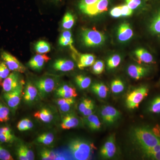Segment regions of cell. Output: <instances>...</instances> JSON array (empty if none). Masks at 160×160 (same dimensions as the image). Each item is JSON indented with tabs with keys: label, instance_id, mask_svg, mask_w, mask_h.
Here are the masks:
<instances>
[{
	"label": "cell",
	"instance_id": "obj_1",
	"mask_svg": "<svg viewBox=\"0 0 160 160\" xmlns=\"http://www.w3.org/2000/svg\"><path fill=\"white\" fill-rule=\"evenodd\" d=\"M132 136L141 150L150 149L160 142L159 138L156 136L153 132L145 128L135 129Z\"/></svg>",
	"mask_w": 160,
	"mask_h": 160
},
{
	"label": "cell",
	"instance_id": "obj_2",
	"mask_svg": "<svg viewBox=\"0 0 160 160\" xmlns=\"http://www.w3.org/2000/svg\"><path fill=\"white\" fill-rule=\"evenodd\" d=\"M94 147L86 141L75 139L69 143V149L72 157L75 160H86L91 158Z\"/></svg>",
	"mask_w": 160,
	"mask_h": 160
},
{
	"label": "cell",
	"instance_id": "obj_3",
	"mask_svg": "<svg viewBox=\"0 0 160 160\" xmlns=\"http://www.w3.org/2000/svg\"><path fill=\"white\" fill-rule=\"evenodd\" d=\"M149 89L146 86H142L135 89L127 95L126 106L129 109L138 108L140 103L147 97Z\"/></svg>",
	"mask_w": 160,
	"mask_h": 160
},
{
	"label": "cell",
	"instance_id": "obj_4",
	"mask_svg": "<svg viewBox=\"0 0 160 160\" xmlns=\"http://www.w3.org/2000/svg\"><path fill=\"white\" fill-rule=\"evenodd\" d=\"M82 41L87 47H95L102 45L105 37L102 32L96 29H83L82 33Z\"/></svg>",
	"mask_w": 160,
	"mask_h": 160
},
{
	"label": "cell",
	"instance_id": "obj_5",
	"mask_svg": "<svg viewBox=\"0 0 160 160\" xmlns=\"http://www.w3.org/2000/svg\"><path fill=\"white\" fill-rule=\"evenodd\" d=\"M24 84L25 82L22 80L17 88L12 91L5 92L3 95L4 99L12 111L16 110L19 105L23 94Z\"/></svg>",
	"mask_w": 160,
	"mask_h": 160
},
{
	"label": "cell",
	"instance_id": "obj_6",
	"mask_svg": "<svg viewBox=\"0 0 160 160\" xmlns=\"http://www.w3.org/2000/svg\"><path fill=\"white\" fill-rule=\"evenodd\" d=\"M2 61L6 64L10 71L24 73L26 68L16 58L8 52L2 50L1 52Z\"/></svg>",
	"mask_w": 160,
	"mask_h": 160
},
{
	"label": "cell",
	"instance_id": "obj_7",
	"mask_svg": "<svg viewBox=\"0 0 160 160\" xmlns=\"http://www.w3.org/2000/svg\"><path fill=\"white\" fill-rule=\"evenodd\" d=\"M55 81L52 78H42L35 82V86L40 95L43 97L52 92L55 88Z\"/></svg>",
	"mask_w": 160,
	"mask_h": 160
},
{
	"label": "cell",
	"instance_id": "obj_8",
	"mask_svg": "<svg viewBox=\"0 0 160 160\" xmlns=\"http://www.w3.org/2000/svg\"><path fill=\"white\" fill-rule=\"evenodd\" d=\"M101 116L105 124L112 125L120 118L121 113L112 106H104L101 109Z\"/></svg>",
	"mask_w": 160,
	"mask_h": 160
},
{
	"label": "cell",
	"instance_id": "obj_9",
	"mask_svg": "<svg viewBox=\"0 0 160 160\" xmlns=\"http://www.w3.org/2000/svg\"><path fill=\"white\" fill-rule=\"evenodd\" d=\"M116 152L115 137L111 135L100 149V155L103 158H110L114 156Z\"/></svg>",
	"mask_w": 160,
	"mask_h": 160
},
{
	"label": "cell",
	"instance_id": "obj_10",
	"mask_svg": "<svg viewBox=\"0 0 160 160\" xmlns=\"http://www.w3.org/2000/svg\"><path fill=\"white\" fill-rule=\"evenodd\" d=\"M23 80L20 79L19 74L18 72H13L3 81L2 85L4 92L12 91L17 88Z\"/></svg>",
	"mask_w": 160,
	"mask_h": 160
},
{
	"label": "cell",
	"instance_id": "obj_11",
	"mask_svg": "<svg viewBox=\"0 0 160 160\" xmlns=\"http://www.w3.org/2000/svg\"><path fill=\"white\" fill-rule=\"evenodd\" d=\"M109 0H99L92 6H88L81 10L83 13L88 15L94 16L107 11Z\"/></svg>",
	"mask_w": 160,
	"mask_h": 160
},
{
	"label": "cell",
	"instance_id": "obj_12",
	"mask_svg": "<svg viewBox=\"0 0 160 160\" xmlns=\"http://www.w3.org/2000/svg\"><path fill=\"white\" fill-rule=\"evenodd\" d=\"M51 59L46 54H38L32 58L28 62V66L32 69L39 70L42 68L45 63Z\"/></svg>",
	"mask_w": 160,
	"mask_h": 160
},
{
	"label": "cell",
	"instance_id": "obj_13",
	"mask_svg": "<svg viewBox=\"0 0 160 160\" xmlns=\"http://www.w3.org/2000/svg\"><path fill=\"white\" fill-rule=\"evenodd\" d=\"M129 76L136 80H139L148 74L149 69L139 65H132L128 68Z\"/></svg>",
	"mask_w": 160,
	"mask_h": 160
},
{
	"label": "cell",
	"instance_id": "obj_14",
	"mask_svg": "<svg viewBox=\"0 0 160 160\" xmlns=\"http://www.w3.org/2000/svg\"><path fill=\"white\" fill-rule=\"evenodd\" d=\"M148 29L152 35L160 38V9L149 21Z\"/></svg>",
	"mask_w": 160,
	"mask_h": 160
},
{
	"label": "cell",
	"instance_id": "obj_15",
	"mask_svg": "<svg viewBox=\"0 0 160 160\" xmlns=\"http://www.w3.org/2000/svg\"><path fill=\"white\" fill-rule=\"evenodd\" d=\"M133 32L129 23H123L118 29V36L119 40L122 42L128 41L132 38Z\"/></svg>",
	"mask_w": 160,
	"mask_h": 160
},
{
	"label": "cell",
	"instance_id": "obj_16",
	"mask_svg": "<svg viewBox=\"0 0 160 160\" xmlns=\"http://www.w3.org/2000/svg\"><path fill=\"white\" fill-rule=\"evenodd\" d=\"M135 54L139 64L141 63L146 64H153L155 63L154 58L147 49L139 48L135 51Z\"/></svg>",
	"mask_w": 160,
	"mask_h": 160
},
{
	"label": "cell",
	"instance_id": "obj_17",
	"mask_svg": "<svg viewBox=\"0 0 160 160\" xmlns=\"http://www.w3.org/2000/svg\"><path fill=\"white\" fill-rule=\"evenodd\" d=\"M53 67L57 71L68 72L73 70L74 64L71 60L59 59L55 61Z\"/></svg>",
	"mask_w": 160,
	"mask_h": 160
},
{
	"label": "cell",
	"instance_id": "obj_18",
	"mask_svg": "<svg viewBox=\"0 0 160 160\" xmlns=\"http://www.w3.org/2000/svg\"><path fill=\"white\" fill-rule=\"evenodd\" d=\"M56 94L62 98H74L78 96L75 88L66 85L59 87L56 90Z\"/></svg>",
	"mask_w": 160,
	"mask_h": 160
},
{
	"label": "cell",
	"instance_id": "obj_19",
	"mask_svg": "<svg viewBox=\"0 0 160 160\" xmlns=\"http://www.w3.org/2000/svg\"><path fill=\"white\" fill-rule=\"evenodd\" d=\"M79 123L78 119L74 115L69 114L64 117L61 126L63 129H69L75 128Z\"/></svg>",
	"mask_w": 160,
	"mask_h": 160
},
{
	"label": "cell",
	"instance_id": "obj_20",
	"mask_svg": "<svg viewBox=\"0 0 160 160\" xmlns=\"http://www.w3.org/2000/svg\"><path fill=\"white\" fill-rule=\"evenodd\" d=\"M95 62V57L93 54L86 53L80 55L78 63L79 69H83L92 66Z\"/></svg>",
	"mask_w": 160,
	"mask_h": 160
},
{
	"label": "cell",
	"instance_id": "obj_21",
	"mask_svg": "<svg viewBox=\"0 0 160 160\" xmlns=\"http://www.w3.org/2000/svg\"><path fill=\"white\" fill-rule=\"evenodd\" d=\"M38 93V89L36 86L29 82L27 83L25 88L23 98L26 102H32L35 99L37 96Z\"/></svg>",
	"mask_w": 160,
	"mask_h": 160
},
{
	"label": "cell",
	"instance_id": "obj_22",
	"mask_svg": "<svg viewBox=\"0 0 160 160\" xmlns=\"http://www.w3.org/2000/svg\"><path fill=\"white\" fill-rule=\"evenodd\" d=\"M15 137L12 133V130L7 126L0 128V142L12 143L14 142Z\"/></svg>",
	"mask_w": 160,
	"mask_h": 160
},
{
	"label": "cell",
	"instance_id": "obj_23",
	"mask_svg": "<svg viewBox=\"0 0 160 160\" xmlns=\"http://www.w3.org/2000/svg\"><path fill=\"white\" fill-rule=\"evenodd\" d=\"M92 91L101 98H105L108 94L109 89L102 83H94L91 86Z\"/></svg>",
	"mask_w": 160,
	"mask_h": 160
},
{
	"label": "cell",
	"instance_id": "obj_24",
	"mask_svg": "<svg viewBox=\"0 0 160 160\" xmlns=\"http://www.w3.org/2000/svg\"><path fill=\"white\" fill-rule=\"evenodd\" d=\"M73 42V41L72 37L71 32L68 30L63 32L59 40V43L60 45L63 46H69L71 47L72 51L78 53L77 52L72 46Z\"/></svg>",
	"mask_w": 160,
	"mask_h": 160
},
{
	"label": "cell",
	"instance_id": "obj_25",
	"mask_svg": "<svg viewBox=\"0 0 160 160\" xmlns=\"http://www.w3.org/2000/svg\"><path fill=\"white\" fill-rule=\"evenodd\" d=\"M86 123L89 129L92 131H98L101 128V123L97 116L92 114L86 116Z\"/></svg>",
	"mask_w": 160,
	"mask_h": 160
},
{
	"label": "cell",
	"instance_id": "obj_26",
	"mask_svg": "<svg viewBox=\"0 0 160 160\" xmlns=\"http://www.w3.org/2000/svg\"><path fill=\"white\" fill-rule=\"evenodd\" d=\"M35 118L44 122H50L53 119V115L49 109H42L38 110L33 115Z\"/></svg>",
	"mask_w": 160,
	"mask_h": 160
},
{
	"label": "cell",
	"instance_id": "obj_27",
	"mask_svg": "<svg viewBox=\"0 0 160 160\" xmlns=\"http://www.w3.org/2000/svg\"><path fill=\"white\" fill-rule=\"evenodd\" d=\"M75 82L77 85L80 89H86L88 88L91 83V80L90 78L85 76L82 75H79L75 78Z\"/></svg>",
	"mask_w": 160,
	"mask_h": 160
},
{
	"label": "cell",
	"instance_id": "obj_28",
	"mask_svg": "<svg viewBox=\"0 0 160 160\" xmlns=\"http://www.w3.org/2000/svg\"><path fill=\"white\" fill-rule=\"evenodd\" d=\"M35 49L38 54H46L50 51L51 47L46 41H40L36 43Z\"/></svg>",
	"mask_w": 160,
	"mask_h": 160
},
{
	"label": "cell",
	"instance_id": "obj_29",
	"mask_svg": "<svg viewBox=\"0 0 160 160\" xmlns=\"http://www.w3.org/2000/svg\"><path fill=\"white\" fill-rule=\"evenodd\" d=\"M75 19L73 15L68 12L64 16L62 23V26L64 29H69L74 25Z\"/></svg>",
	"mask_w": 160,
	"mask_h": 160
},
{
	"label": "cell",
	"instance_id": "obj_30",
	"mask_svg": "<svg viewBox=\"0 0 160 160\" xmlns=\"http://www.w3.org/2000/svg\"><path fill=\"white\" fill-rule=\"evenodd\" d=\"M54 139L53 134L51 132L43 133L38 138L37 141L40 144L49 145L52 143Z\"/></svg>",
	"mask_w": 160,
	"mask_h": 160
},
{
	"label": "cell",
	"instance_id": "obj_31",
	"mask_svg": "<svg viewBox=\"0 0 160 160\" xmlns=\"http://www.w3.org/2000/svg\"><path fill=\"white\" fill-rule=\"evenodd\" d=\"M148 110L151 113H160V96L152 100L148 107Z\"/></svg>",
	"mask_w": 160,
	"mask_h": 160
},
{
	"label": "cell",
	"instance_id": "obj_32",
	"mask_svg": "<svg viewBox=\"0 0 160 160\" xmlns=\"http://www.w3.org/2000/svg\"><path fill=\"white\" fill-rule=\"evenodd\" d=\"M125 89L124 83L121 80L115 79L112 82L111 89L113 93H119L122 92Z\"/></svg>",
	"mask_w": 160,
	"mask_h": 160
},
{
	"label": "cell",
	"instance_id": "obj_33",
	"mask_svg": "<svg viewBox=\"0 0 160 160\" xmlns=\"http://www.w3.org/2000/svg\"><path fill=\"white\" fill-rule=\"evenodd\" d=\"M9 108L0 102V122H7L9 120Z\"/></svg>",
	"mask_w": 160,
	"mask_h": 160
},
{
	"label": "cell",
	"instance_id": "obj_34",
	"mask_svg": "<svg viewBox=\"0 0 160 160\" xmlns=\"http://www.w3.org/2000/svg\"><path fill=\"white\" fill-rule=\"evenodd\" d=\"M40 155L42 160H56L57 153L52 150L44 149L40 152Z\"/></svg>",
	"mask_w": 160,
	"mask_h": 160
},
{
	"label": "cell",
	"instance_id": "obj_35",
	"mask_svg": "<svg viewBox=\"0 0 160 160\" xmlns=\"http://www.w3.org/2000/svg\"><path fill=\"white\" fill-rule=\"evenodd\" d=\"M10 70L2 61L0 62V86L10 73Z\"/></svg>",
	"mask_w": 160,
	"mask_h": 160
},
{
	"label": "cell",
	"instance_id": "obj_36",
	"mask_svg": "<svg viewBox=\"0 0 160 160\" xmlns=\"http://www.w3.org/2000/svg\"><path fill=\"white\" fill-rule=\"evenodd\" d=\"M121 62V57L119 55H114L107 60V66L109 69H114L119 65Z\"/></svg>",
	"mask_w": 160,
	"mask_h": 160
},
{
	"label": "cell",
	"instance_id": "obj_37",
	"mask_svg": "<svg viewBox=\"0 0 160 160\" xmlns=\"http://www.w3.org/2000/svg\"><path fill=\"white\" fill-rule=\"evenodd\" d=\"M160 150V142L158 144L157 146L152 147V148H150V149H144V150H142V152L143 154L149 158L151 159V158L153 156V155L155 154L158 152Z\"/></svg>",
	"mask_w": 160,
	"mask_h": 160
},
{
	"label": "cell",
	"instance_id": "obj_38",
	"mask_svg": "<svg viewBox=\"0 0 160 160\" xmlns=\"http://www.w3.org/2000/svg\"><path fill=\"white\" fill-rule=\"evenodd\" d=\"M105 68L104 62L102 61H97L92 65V70L96 74H100L102 73Z\"/></svg>",
	"mask_w": 160,
	"mask_h": 160
},
{
	"label": "cell",
	"instance_id": "obj_39",
	"mask_svg": "<svg viewBox=\"0 0 160 160\" xmlns=\"http://www.w3.org/2000/svg\"><path fill=\"white\" fill-rule=\"evenodd\" d=\"M0 160H12L13 158L9 151L0 145Z\"/></svg>",
	"mask_w": 160,
	"mask_h": 160
},
{
	"label": "cell",
	"instance_id": "obj_40",
	"mask_svg": "<svg viewBox=\"0 0 160 160\" xmlns=\"http://www.w3.org/2000/svg\"><path fill=\"white\" fill-rule=\"evenodd\" d=\"M99 0H81L79 5L80 9H82L88 7V6H92L98 2Z\"/></svg>",
	"mask_w": 160,
	"mask_h": 160
},
{
	"label": "cell",
	"instance_id": "obj_41",
	"mask_svg": "<svg viewBox=\"0 0 160 160\" xmlns=\"http://www.w3.org/2000/svg\"><path fill=\"white\" fill-rule=\"evenodd\" d=\"M127 6L130 9H134L137 8L142 4V0H126Z\"/></svg>",
	"mask_w": 160,
	"mask_h": 160
},
{
	"label": "cell",
	"instance_id": "obj_42",
	"mask_svg": "<svg viewBox=\"0 0 160 160\" xmlns=\"http://www.w3.org/2000/svg\"><path fill=\"white\" fill-rule=\"evenodd\" d=\"M121 6L122 16L128 17L131 15L133 10L130 9L127 5H124Z\"/></svg>",
	"mask_w": 160,
	"mask_h": 160
},
{
	"label": "cell",
	"instance_id": "obj_43",
	"mask_svg": "<svg viewBox=\"0 0 160 160\" xmlns=\"http://www.w3.org/2000/svg\"><path fill=\"white\" fill-rule=\"evenodd\" d=\"M92 102V101L91 100L89 99L86 98L85 99L81 102L79 106V110L80 112L83 113L85 111V109L87 108V107L89 106V104H90Z\"/></svg>",
	"mask_w": 160,
	"mask_h": 160
},
{
	"label": "cell",
	"instance_id": "obj_44",
	"mask_svg": "<svg viewBox=\"0 0 160 160\" xmlns=\"http://www.w3.org/2000/svg\"><path fill=\"white\" fill-rule=\"evenodd\" d=\"M22 145L23 150L25 152L27 160H33L34 159V154L33 152L29 149L26 146Z\"/></svg>",
	"mask_w": 160,
	"mask_h": 160
},
{
	"label": "cell",
	"instance_id": "obj_45",
	"mask_svg": "<svg viewBox=\"0 0 160 160\" xmlns=\"http://www.w3.org/2000/svg\"><path fill=\"white\" fill-rule=\"evenodd\" d=\"M95 109V104L93 101L89 105L87 108L85 109V111L83 112V114L85 116H88L92 114H93V111Z\"/></svg>",
	"mask_w": 160,
	"mask_h": 160
},
{
	"label": "cell",
	"instance_id": "obj_46",
	"mask_svg": "<svg viewBox=\"0 0 160 160\" xmlns=\"http://www.w3.org/2000/svg\"><path fill=\"white\" fill-rule=\"evenodd\" d=\"M110 14L111 16L114 18H119L122 16L121 6H117L111 9Z\"/></svg>",
	"mask_w": 160,
	"mask_h": 160
},
{
	"label": "cell",
	"instance_id": "obj_47",
	"mask_svg": "<svg viewBox=\"0 0 160 160\" xmlns=\"http://www.w3.org/2000/svg\"><path fill=\"white\" fill-rule=\"evenodd\" d=\"M18 158L20 160H27L25 152L23 150L22 145H21L18 147L17 150Z\"/></svg>",
	"mask_w": 160,
	"mask_h": 160
},
{
	"label": "cell",
	"instance_id": "obj_48",
	"mask_svg": "<svg viewBox=\"0 0 160 160\" xmlns=\"http://www.w3.org/2000/svg\"><path fill=\"white\" fill-rule=\"evenodd\" d=\"M27 118L21 120L17 125V128L20 131H26L27 128Z\"/></svg>",
	"mask_w": 160,
	"mask_h": 160
},
{
	"label": "cell",
	"instance_id": "obj_49",
	"mask_svg": "<svg viewBox=\"0 0 160 160\" xmlns=\"http://www.w3.org/2000/svg\"><path fill=\"white\" fill-rule=\"evenodd\" d=\"M74 102L75 101H72V102H69L66 103L64 105L60 106V110L63 112H67L69 111Z\"/></svg>",
	"mask_w": 160,
	"mask_h": 160
},
{
	"label": "cell",
	"instance_id": "obj_50",
	"mask_svg": "<svg viewBox=\"0 0 160 160\" xmlns=\"http://www.w3.org/2000/svg\"><path fill=\"white\" fill-rule=\"evenodd\" d=\"M75 101L74 98H62L58 99L57 102L58 106L64 105L66 103L69 102Z\"/></svg>",
	"mask_w": 160,
	"mask_h": 160
},
{
	"label": "cell",
	"instance_id": "obj_51",
	"mask_svg": "<svg viewBox=\"0 0 160 160\" xmlns=\"http://www.w3.org/2000/svg\"><path fill=\"white\" fill-rule=\"evenodd\" d=\"M33 124L32 122H31L30 120L27 118V128H26V130H29L31 129L33 127Z\"/></svg>",
	"mask_w": 160,
	"mask_h": 160
},
{
	"label": "cell",
	"instance_id": "obj_52",
	"mask_svg": "<svg viewBox=\"0 0 160 160\" xmlns=\"http://www.w3.org/2000/svg\"><path fill=\"white\" fill-rule=\"evenodd\" d=\"M53 2H59L61 0H52Z\"/></svg>",
	"mask_w": 160,
	"mask_h": 160
}]
</instances>
